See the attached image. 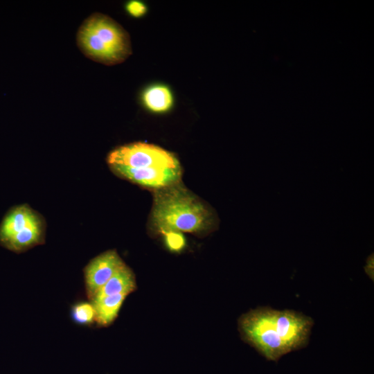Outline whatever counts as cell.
I'll return each instance as SVG.
<instances>
[{
    "label": "cell",
    "mask_w": 374,
    "mask_h": 374,
    "mask_svg": "<svg viewBox=\"0 0 374 374\" xmlns=\"http://www.w3.org/2000/svg\"><path fill=\"white\" fill-rule=\"evenodd\" d=\"M313 323L293 310L260 308L243 314L239 329L243 339L267 359L278 360L305 346Z\"/></svg>",
    "instance_id": "6da1fadb"
},
{
    "label": "cell",
    "mask_w": 374,
    "mask_h": 374,
    "mask_svg": "<svg viewBox=\"0 0 374 374\" xmlns=\"http://www.w3.org/2000/svg\"><path fill=\"white\" fill-rule=\"evenodd\" d=\"M152 220L153 225L164 233H198L213 224L211 212L179 183L155 191Z\"/></svg>",
    "instance_id": "7a4b0ae2"
},
{
    "label": "cell",
    "mask_w": 374,
    "mask_h": 374,
    "mask_svg": "<svg viewBox=\"0 0 374 374\" xmlns=\"http://www.w3.org/2000/svg\"><path fill=\"white\" fill-rule=\"evenodd\" d=\"M77 43L89 58L107 65L123 62L132 53L127 32L115 20L94 13L80 26Z\"/></svg>",
    "instance_id": "3957f363"
},
{
    "label": "cell",
    "mask_w": 374,
    "mask_h": 374,
    "mask_svg": "<svg viewBox=\"0 0 374 374\" xmlns=\"http://www.w3.org/2000/svg\"><path fill=\"white\" fill-rule=\"evenodd\" d=\"M107 162L109 166L121 165L134 168L181 167L172 153L154 145L140 142L116 148L108 155Z\"/></svg>",
    "instance_id": "277c9868"
},
{
    "label": "cell",
    "mask_w": 374,
    "mask_h": 374,
    "mask_svg": "<svg viewBox=\"0 0 374 374\" xmlns=\"http://www.w3.org/2000/svg\"><path fill=\"white\" fill-rule=\"evenodd\" d=\"M110 167L116 174L128 180L157 189L179 183L181 175V167L134 168L121 165H111Z\"/></svg>",
    "instance_id": "5b68a950"
},
{
    "label": "cell",
    "mask_w": 374,
    "mask_h": 374,
    "mask_svg": "<svg viewBox=\"0 0 374 374\" xmlns=\"http://www.w3.org/2000/svg\"><path fill=\"white\" fill-rule=\"evenodd\" d=\"M125 264L114 250L92 259L84 269L87 294L93 299L98 290Z\"/></svg>",
    "instance_id": "8992f818"
},
{
    "label": "cell",
    "mask_w": 374,
    "mask_h": 374,
    "mask_svg": "<svg viewBox=\"0 0 374 374\" xmlns=\"http://www.w3.org/2000/svg\"><path fill=\"white\" fill-rule=\"evenodd\" d=\"M39 220L38 216L26 205L11 209L0 224V243L4 246L14 235Z\"/></svg>",
    "instance_id": "52a82bcc"
},
{
    "label": "cell",
    "mask_w": 374,
    "mask_h": 374,
    "mask_svg": "<svg viewBox=\"0 0 374 374\" xmlns=\"http://www.w3.org/2000/svg\"><path fill=\"white\" fill-rule=\"evenodd\" d=\"M136 287L134 274L125 265L98 290L91 301L118 294L128 295Z\"/></svg>",
    "instance_id": "ba28073f"
},
{
    "label": "cell",
    "mask_w": 374,
    "mask_h": 374,
    "mask_svg": "<svg viewBox=\"0 0 374 374\" xmlns=\"http://www.w3.org/2000/svg\"><path fill=\"white\" fill-rule=\"evenodd\" d=\"M127 296L118 294L92 301L96 314L95 321L101 326L110 324L117 317Z\"/></svg>",
    "instance_id": "9c48e42d"
},
{
    "label": "cell",
    "mask_w": 374,
    "mask_h": 374,
    "mask_svg": "<svg viewBox=\"0 0 374 374\" xmlns=\"http://www.w3.org/2000/svg\"><path fill=\"white\" fill-rule=\"evenodd\" d=\"M42 233V222L39 220L14 235L3 247L16 252L25 250L40 242Z\"/></svg>",
    "instance_id": "30bf717a"
},
{
    "label": "cell",
    "mask_w": 374,
    "mask_h": 374,
    "mask_svg": "<svg viewBox=\"0 0 374 374\" xmlns=\"http://www.w3.org/2000/svg\"><path fill=\"white\" fill-rule=\"evenodd\" d=\"M143 100L145 105L155 112H166L172 104L170 91L163 85H154L148 88L143 93Z\"/></svg>",
    "instance_id": "8fae6325"
},
{
    "label": "cell",
    "mask_w": 374,
    "mask_h": 374,
    "mask_svg": "<svg viewBox=\"0 0 374 374\" xmlns=\"http://www.w3.org/2000/svg\"><path fill=\"white\" fill-rule=\"evenodd\" d=\"M73 321L80 325H89L95 321L93 305L87 302H80L73 305L71 310Z\"/></svg>",
    "instance_id": "7c38bea8"
},
{
    "label": "cell",
    "mask_w": 374,
    "mask_h": 374,
    "mask_svg": "<svg viewBox=\"0 0 374 374\" xmlns=\"http://www.w3.org/2000/svg\"><path fill=\"white\" fill-rule=\"evenodd\" d=\"M168 246L174 249H180L184 244V239L179 232L170 231L166 233Z\"/></svg>",
    "instance_id": "4fadbf2b"
},
{
    "label": "cell",
    "mask_w": 374,
    "mask_h": 374,
    "mask_svg": "<svg viewBox=\"0 0 374 374\" xmlns=\"http://www.w3.org/2000/svg\"><path fill=\"white\" fill-rule=\"evenodd\" d=\"M126 8L131 15L136 17L143 15L146 11L145 4L137 1H132L129 2L126 6Z\"/></svg>",
    "instance_id": "5bb4252c"
}]
</instances>
